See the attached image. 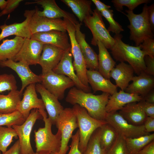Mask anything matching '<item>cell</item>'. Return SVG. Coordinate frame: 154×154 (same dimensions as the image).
Wrapping results in <instances>:
<instances>
[{"label": "cell", "instance_id": "5", "mask_svg": "<svg viewBox=\"0 0 154 154\" xmlns=\"http://www.w3.org/2000/svg\"><path fill=\"white\" fill-rule=\"evenodd\" d=\"M72 108L75 113L79 128L78 148L82 153L85 150L88 141L94 131L107 122L92 117L85 108L78 104L73 105Z\"/></svg>", "mask_w": 154, "mask_h": 154}, {"label": "cell", "instance_id": "39", "mask_svg": "<svg viewBox=\"0 0 154 154\" xmlns=\"http://www.w3.org/2000/svg\"><path fill=\"white\" fill-rule=\"evenodd\" d=\"M15 77L12 74L0 75V93L6 91L17 90Z\"/></svg>", "mask_w": 154, "mask_h": 154}, {"label": "cell", "instance_id": "41", "mask_svg": "<svg viewBox=\"0 0 154 154\" xmlns=\"http://www.w3.org/2000/svg\"><path fill=\"white\" fill-rule=\"evenodd\" d=\"M145 55L154 57V39L153 38L145 39L139 46Z\"/></svg>", "mask_w": 154, "mask_h": 154}, {"label": "cell", "instance_id": "45", "mask_svg": "<svg viewBox=\"0 0 154 154\" xmlns=\"http://www.w3.org/2000/svg\"><path fill=\"white\" fill-rule=\"evenodd\" d=\"M141 102L143 110L147 116L154 118V103H149L143 100Z\"/></svg>", "mask_w": 154, "mask_h": 154}, {"label": "cell", "instance_id": "24", "mask_svg": "<svg viewBox=\"0 0 154 154\" xmlns=\"http://www.w3.org/2000/svg\"><path fill=\"white\" fill-rule=\"evenodd\" d=\"M132 83L124 91L130 94H137L143 98L148 92L153 89L154 76L149 75L144 72L137 76H133Z\"/></svg>", "mask_w": 154, "mask_h": 154}, {"label": "cell", "instance_id": "20", "mask_svg": "<svg viewBox=\"0 0 154 154\" xmlns=\"http://www.w3.org/2000/svg\"><path fill=\"white\" fill-rule=\"evenodd\" d=\"M36 91L40 95L45 109L48 115V118L52 125H55L56 120L64 109L58 98L51 93L39 83L36 84Z\"/></svg>", "mask_w": 154, "mask_h": 154}, {"label": "cell", "instance_id": "23", "mask_svg": "<svg viewBox=\"0 0 154 154\" xmlns=\"http://www.w3.org/2000/svg\"><path fill=\"white\" fill-rule=\"evenodd\" d=\"M143 100V97L138 94L128 93L120 90L110 95L106 111L107 113L117 112L128 104L138 102Z\"/></svg>", "mask_w": 154, "mask_h": 154}, {"label": "cell", "instance_id": "31", "mask_svg": "<svg viewBox=\"0 0 154 154\" xmlns=\"http://www.w3.org/2000/svg\"><path fill=\"white\" fill-rule=\"evenodd\" d=\"M61 1L70 7L81 22L85 17L91 14L92 1L90 0H61Z\"/></svg>", "mask_w": 154, "mask_h": 154}, {"label": "cell", "instance_id": "4", "mask_svg": "<svg viewBox=\"0 0 154 154\" xmlns=\"http://www.w3.org/2000/svg\"><path fill=\"white\" fill-rule=\"evenodd\" d=\"M147 4H144L142 12L134 13L133 11L125 10L126 14L122 12L128 18L129 25L127 27L130 30L129 39L133 41L136 46H139L147 38H153L147 15Z\"/></svg>", "mask_w": 154, "mask_h": 154}, {"label": "cell", "instance_id": "26", "mask_svg": "<svg viewBox=\"0 0 154 154\" xmlns=\"http://www.w3.org/2000/svg\"><path fill=\"white\" fill-rule=\"evenodd\" d=\"M86 74L88 83L94 93L101 91L112 95L117 92L116 85L104 77L98 70H87Z\"/></svg>", "mask_w": 154, "mask_h": 154}, {"label": "cell", "instance_id": "25", "mask_svg": "<svg viewBox=\"0 0 154 154\" xmlns=\"http://www.w3.org/2000/svg\"><path fill=\"white\" fill-rule=\"evenodd\" d=\"M141 100L128 104L119 110V113L129 123L137 126L143 125L147 116Z\"/></svg>", "mask_w": 154, "mask_h": 154}, {"label": "cell", "instance_id": "29", "mask_svg": "<svg viewBox=\"0 0 154 154\" xmlns=\"http://www.w3.org/2000/svg\"><path fill=\"white\" fill-rule=\"evenodd\" d=\"M24 38L15 36L11 39H3L0 45V61L13 60L20 50Z\"/></svg>", "mask_w": 154, "mask_h": 154}, {"label": "cell", "instance_id": "47", "mask_svg": "<svg viewBox=\"0 0 154 154\" xmlns=\"http://www.w3.org/2000/svg\"><path fill=\"white\" fill-rule=\"evenodd\" d=\"M146 131L149 133L154 131V118L147 117L143 124Z\"/></svg>", "mask_w": 154, "mask_h": 154}, {"label": "cell", "instance_id": "2", "mask_svg": "<svg viewBox=\"0 0 154 154\" xmlns=\"http://www.w3.org/2000/svg\"><path fill=\"white\" fill-rule=\"evenodd\" d=\"M113 38L114 44L110 50L116 60L120 62H127L137 75L144 72L145 68V55L140 48L124 43L122 40L123 36L121 34L115 35Z\"/></svg>", "mask_w": 154, "mask_h": 154}, {"label": "cell", "instance_id": "9", "mask_svg": "<svg viewBox=\"0 0 154 154\" xmlns=\"http://www.w3.org/2000/svg\"><path fill=\"white\" fill-rule=\"evenodd\" d=\"M106 121L118 134L125 138L137 137L150 134L144 125H135L129 123L117 112L107 113Z\"/></svg>", "mask_w": 154, "mask_h": 154}, {"label": "cell", "instance_id": "16", "mask_svg": "<svg viewBox=\"0 0 154 154\" xmlns=\"http://www.w3.org/2000/svg\"><path fill=\"white\" fill-rule=\"evenodd\" d=\"M70 48L65 51L61 60L52 71L58 74L66 76L73 82L76 88L85 92H90V87L84 85L75 73Z\"/></svg>", "mask_w": 154, "mask_h": 154}, {"label": "cell", "instance_id": "15", "mask_svg": "<svg viewBox=\"0 0 154 154\" xmlns=\"http://www.w3.org/2000/svg\"><path fill=\"white\" fill-rule=\"evenodd\" d=\"M23 98L18 105L17 110L26 119L30 112L33 109H38L39 112L45 110V108L42 99L39 98L36 92V84L27 86L23 94Z\"/></svg>", "mask_w": 154, "mask_h": 154}, {"label": "cell", "instance_id": "36", "mask_svg": "<svg viewBox=\"0 0 154 154\" xmlns=\"http://www.w3.org/2000/svg\"><path fill=\"white\" fill-rule=\"evenodd\" d=\"M26 119L18 110L9 114L0 113V126L12 127L22 124Z\"/></svg>", "mask_w": 154, "mask_h": 154}, {"label": "cell", "instance_id": "28", "mask_svg": "<svg viewBox=\"0 0 154 154\" xmlns=\"http://www.w3.org/2000/svg\"><path fill=\"white\" fill-rule=\"evenodd\" d=\"M97 45L99 50L98 71L104 77L109 79L110 72L115 67L116 62L102 42L98 41Z\"/></svg>", "mask_w": 154, "mask_h": 154}, {"label": "cell", "instance_id": "37", "mask_svg": "<svg viewBox=\"0 0 154 154\" xmlns=\"http://www.w3.org/2000/svg\"><path fill=\"white\" fill-rule=\"evenodd\" d=\"M151 1L150 0H112L111 2L117 11L122 12L123 6H126L128 10L133 11L139 5L144 3L147 4Z\"/></svg>", "mask_w": 154, "mask_h": 154}, {"label": "cell", "instance_id": "7", "mask_svg": "<svg viewBox=\"0 0 154 154\" xmlns=\"http://www.w3.org/2000/svg\"><path fill=\"white\" fill-rule=\"evenodd\" d=\"M55 125L61 135L60 150L55 154H66L69 149L68 144L73 132L78 128L76 116L73 108H64L57 118Z\"/></svg>", "mask_w": 154, "mask_h": 154}, {"label": "cell", "instance_id": "52", "mask_svg": "<svg viewBox=\"0 0 154 154\" xmlns=\"http://www.w3.org/2000/svg\"><path fill=\"white\" fill-rule=\"evenodd\" d=\"M7 4V1L5 0H0V9L2 11L5 7Z\"/></svg>", "mask_w": 154, "mask_h": 154}, {"label": "cell", "instance_id": "10", "mask_svg": "<svg viewBox=\"0 0 154 154\" xmlns=\"http://www.w3.org/2000/svg\"><path fill=\"white\" fill-rule=\"evenodd\" d=\"M42 118L38 110L33 109L22 124L12 126L19 138L21 154H30L34 152L30 142V135L36 121Z\"/></svg>", "mask_w": 154, "mask_h": 154}, {"label": "cell", "instance_id": "6", "mask_svg": "<svg viewBox=\"0 0 154 154\" xmlns=\"http://www.w3.org/2000/svg\"><path fill=\"white\" fill-rule=\"evenodd\" d=\"M90 30L93 37L91 43L97 46L98 41L102 42L107 49H110L114 44L115 40L106 28L100 13L96 9L91 14L88 15L83 22Z\"/></svg>", "mask_w": 154, "mask_h": 154}, {"label": "cell", "instance_id": "27", "mask_svg": "<svg viewBox=\"0 0 154 154\" xmlns=\"http://www.w3.org/2000/svg\"><path fill=\"white\" fill-rule=\"evenodd\" d=\"M134 73V69L130 65L121 62L111 70L110 77L115 80L117 87L124 91L132 81Z\"/></svg>", "mask_w": 154, "mask_h": 154}, {"label": "cell", "instance_id": "42", "mask_svg": "<svg viewBox=\"0 0 154 154\" xmlns=\"http://www.w3.org/2000/svg\"><path fill=\"white\" fill-rule=\"evenodd\" d=\"M22 0H8L5 8L0 12V17L9 13L17 8Z\"/></svg>", "mask_w": 154, "mask_h": 154}, {"label": "cell", "instance_id": "22", "mask_svg": "<svg viewBox=\"0 0 154 154\" xmlns=\"http://www.w3.org/2000/svg\"><path fill=\"white\" fill-rule=\"evenodd\" d=\"M81 23L74 24L75 36L84 59L87 68L90 70H98V55L85 40V34L80 30Z\"/></svg>", "mask_w": 154, "mask_h": 154}, {"label": "cell", "instance_id": "30", "mask_svg": "<svg viewBox=\"0 0 154 154\" xmlns=\"http://www.w3.org/2000/svg\"><path fill=\"white\" fill-rule=\"evenodd\" d=\"M22 95L17 90L11 91L6 95L0 94V113L9 114L17 110Z\"/></svg>", "mask_w": 154, "mask_h": 154}, {"label": "cell", "instance_id": "49", "mask_svg": "<svg viewBox=\"0 0 154 154\" xmlns=\"http://www.w3.org/2000/svg\"><path fill=\"white\" fill-rule=\"evenodd\" d=\"M137 154H154V140L146 145Z\"/></svg>", "mask_w": 154, "mask_h": 154}, {"label": "cell", "instance_id": "48", "mask_svg": "<svg viewBox=\"0 0 154 154\" xmlns=\"http://www.w3.org/2000/svg\"><path fill=\"white\" fill-rule=\"evenodd\" d=\"M2 154H21V147L19 140L8 150Z\"/></svg>", "mask_w": 154, "mask_h": 154}, {"label": "cell", "instance_id": "19", "mask_svg": "<svg viewBox=\"0 0 154 154\" xmlns=\"http://www.w3.org/2000/svg\"><path fill=\"white\" fill-rule=\"evenodd\" d=\"M65 51L51 44H44L38 64L41 67V74L52 70L61 60Z\"/></svg>", "mask_w": 154, "mask_h": 154}, {"label": "cell", "instance_id": "35", "mask_svg": "<svg viewBox=\"0 0 154 154\" xmlns=\"http://www.w3.org/2000/svg\"><path fill=\"white\" fill-rule=\"evenodd\" d=\"M17 137L16 131L12 127L0 126V151L3 153L5 152L13 141V138Z\"/></svg>", "mask_w": 154, "mask_h": 154}, {"label": "cell", "instance_id": "21", "mask_svg": "<svg viewBox=\"0 0 154 154\" xmlns=\"http://www.w3.org/2000/svg\"><path fill=\"white\" fill-rule=\"evenodd\" d=\"M31 38L44 44H51L64 50L71 48L66 32L57 30L37 33L32 35Z\"/></svg>", "mask_w": 154, "mask_h": 154}, {"label": "cell", "instance_id": "1", "mask_svg": "<svg viewBox=\"0 0 154 154\" xmlns=\"http://www.w3.org/2000/svg\"><path fill=\"white\" fill-rule=\"evenodd\" d=\"M110 95L103 92L95 95L90 92H86L76 87L69 90L66 101L74 105L78 104L85 108L88 114L97 119L106 121L107 113L106 106Z\"/></svg>", "mask_w": 154, "mask_h": 154}, {"label": "cell", "instance_id": "3", "mask_svg": "<svg viewBox=\"0 0 154 154\" xmlns=\"http://www.w3.org/2000/svg\"><path fill=\"white\" fill-rule=\"evenodd\" d=\"M39 112L42 117L44 126L34 131L36 152L55 154L59 151L61 147V132L58 129L56 134H54L51 130L52 124L47 117L46 112L44 110Z\"/></svg>", "mask_w": 154, "mask_h": 154}, {"label": "cell", "instance_id": "18", "mask_svg": "<svg viewBox=\"0 0 154 154\" xmlns=\"http://www.w3.org/2000/svg\"><path fill=\"white\" fill-rule=\"evenodd\" d=\"M35 11V9L26 10L24 13L26 19L21 23H15L9 25L4 24L0 25L1 32L0 33V42L5 38L13 35L31 38L32 34L30 29L29 23Z\"/></svg>", "mask_w": 154, "mask_h": 154}, {"label": "cell", "instance_id": "51", "mask_svg": "<svg viewBox=\"0 0 154 154\" xmlns=\"http://www.w3.org/2000/svg\"><path fill=\"white\" fill-rule=\"evenodd\" d=\"M143 100L150 103H154V89L150 91L144 97Z\"/></svg>", "mask_w": 154, "mask_h": 154}, {"label": "cell", "instance_id": "14", "mask_svg": "<svg viewBox=\"0 0 154 154\" xmlns=\"http://www.w3.org/2000/svg\"><path fill=\"white\" fill-rule=\"evenodd\" d=\"M29 23L32 35L42 32L57 30L66 32V23L61 19H51L39 16L36 9Z\"/></svg>", "mask_w": 154, "mask_h": 154}, {"label": "cell", "instance_id": "8", "mask_svg": "<svg viewBox=\"0 0 154 154\" xmlns=\"http://www.w3.org/2000/svg\"><path fill=\"white\" fill-rule=\"evenodd\" d=\"M66 23V30L69 36L71 44V52L74 61L73 65L76 74L81 82L84 85L89 86L87 76V70L86 62L76 40L74 24L67 19H64Z\"/></svg>", "mask_w": 154, "mask_h": 154}, {"label": "cell", "instance_id": "13", "mask_svg": "<svg viewBox=\"0 0 154 154\" xmlns=\"http://www.w3.org/2000/svg\"><path fill=\"white\" fill-rule=\"evenodd\" d=\"M0 66L9 67L18 74L22 82L21 87L19 91L21 94L25 88L29 85L41 83L40 75H38L33 73L30 69L29 65L25 62L8 59L0 61Z\"/></svg>", "mask_w": 154, "mask_h": 154}, {"label": "cell", "instance_id": "38", "mask_svg": "<svg viewBox=\"0 0 154 154\" xmlns=\"http://www.w3.org/2000/svg\"><path fill=\"white\" fill-rule=\"evenodd\" d=\"M100 13L102 16L104 17L109 23V25L107 30L109 32H111L115 35H118L124 31L122 26L114 19L113 11L112 9L105 10Z\"/></svg>", "mask_w": 154, "mask_h": 154}, {"label": "cell", "instance_id": "54", "mask_svg": "<svg viewBox=\"0 0 154 154\" xmlns=\"http://www.w3.org/2000/svg\"><path fill=\"white\" fill-rule=\"evenodd\" d=\"M0 154H1V153H0Z\"/></svg>", "mask_w": 154, "mask_h": 154}, {"label": "cell", "instance_id": "11", "mask_svg": "<svg viewBox=\"0 0 154 154\" xmlns=\"http://www.w3.org/2000/svg\"><path fill=\"white\" fill-rule=\"evenodd\" d=\"M42 85L58 100L64 98L67 89L75 86L73 82L66 76L58 74L51 71L44 75H40Z\"/></svg>", "mask_w": 154, "mask_h": 154}, {"label": "cell", "instance_id": "53", "mask_svg": "<svg viewBox=\"0 0 154 154\" xmlns=\"http://www.w3.org/2000/svg\"><path fill=\"white\" fill-rule=\"evenodd\" d=\"M30 154H50L49 153H37V152H34Z\"/></svg>", "mask_w": 154, "mask_h": 154}, {"label": "cell", "instance_id": "17", "mask_svg": "<svg viewBox=\"0 0 154 154\" xmlns=\"http://www.w3.org/2000/svg\"><path fill=\"white\" fill-rule=\"evenodd\" d=\"M37 4L41 5L43 9L39 11L36 9L38 15L40 17L51 19H67L74 24L78 23L72 14L61 9L57 4L54 0H38L34 2H27L25 5Z\"/></svg>", "mask_w": 154, "mask_h": 154}, {"label": "cell", "instance_id": "32", "mask_svg": "<svg viewBox=\"0 0 154 154\" xmlns=\"http://www.w3.org/2000/svg\"><path fill=\"white\" fill-rule=\"evenodd\" d=\"M124 138L129 154H137L146 145L154 140V134L135 138Z\"/></svg>", "mask_w": 154, "mask_h": 154}, {"label": "cell", "instance_id": "50", "mask_svg": "<svg viewBox=\"0 0 154 154\" xmlns=\"http://www.w3.org/2000/svg\"><path fill=\"white\" fill-rule=\"evenodd\" d=\"M95 5L96 9L100 12L106 9H110L111 6L107 5L99 0H91Z\"/></svg>", "mask_w": 154, "mask_h": 154}, {"label": "cell", "instance_id": "46", "mask_svg": "<svg viewBox=\"0 0 154 154\" xmlns=\"http://www.w3.org/2000/svg\"><path fill=\"white\" fill-rule=\"evenodd\" d=\"M147 15L151 29H154V4L153 3L147 7Z\"/></svg>", "mask_w": 154, "mask_h": 154}, {"label": "cell", "instance_id": "44", "mask_svg": "<svg viewBox=\"0 0 154 154\" xmlns=\"http://www.w3.org/2000/svg\"><path fill=\"white\" fill-rule=\"evenodd\" d=\"M144 61L145 66L144 72L149 75L154 76V57L145 55L144 57Z\"/></svg>", "mask_w": 154, "mask_h": 154}, {"label": "cell", "instance_id": "34", "mask_svg": "<svg viewBox=\"0 0 154 154\" xmlns=\"http://www.w3.org/2000/svg\"><path fill=\"white\" fill-rule=\"evenodd\" d=\"M101 131L100 127L94 131L88 141L85 150L82 154H106L100 145Z\"/></svg>", "mask_w": 154, "mask_h": 154}, {"label": "cell", "instance_id": "33", "mask_svg": "<svg viewBox=\"0 0 154 154\" xmlns=\"http://www.w3.org/2000/svg\"><path fill=\"white\" fill-rule=\"evenodd\" d=\"M101 127L100 145L102 148L107 153L116 141L118 134L108 123L103 125Z\"/></svg>", "mask_w": 154, "mask_h": 154}, {"label": "cell", "instance_id": "43", "mask_svg": "<svg viewBox=\"0 0 154 154\" xmlns=\"http://www.w3.org/2000/svg\"><path fill=\"white\" fill-rule=\"evenodd\" d=\"M70 145V149L68 154H82L78 148L79 141V133L78 129L76 133L72 135Z\"/></svg>", "mask_w": 154, "mask_h": 154}, {"label": "cell", "instance_id": "12", "mask_svg": "<svg viewBox=\"0 0 154 154\" xmlns=\"http://www.w3.org/2000/svg\"><path fill=\"white\" fill-rule=\"evenodd\" d=\"M44 44L34 39L24 38L20 50L12 60L25 62L29 66L38 64Z\"/></svg>", "mask_w": 154, "mask_h": 154}, {"label": "cell", "instance_id": "40", "mask_svg": "<svg viewBox=\"0 0 154 154\" xmlns=\"http://www.w3.org/2000/svg\"><path fill=\"white\" fill-rule=\"evenodd\" d=\"M106 154H129L124 137L119 135Z\"/></svg>", "mask_w": 154, "mask_h": 154}]
</instances>
